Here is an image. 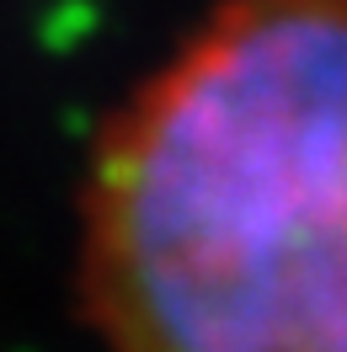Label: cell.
Segmentation results:
<instances>
[{"mask_svg": "<svg viewBox=\"0 0 347 352\" xmlns=\"http://www.w3.org/2000/svg\"><path fill=\"white\" fill-rule=\"evenodd\" d=\"M75 305L102 352H347V0H209L123 91Z\"/></svg>", "mask_w": 347, "mask_h": 352, "instance_id": "obj_1", "label": "cell"}]
</instances>
